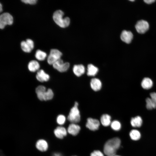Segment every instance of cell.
<instances>
[{"label": "cell", "mask_w": 156, "mask_h": 156, "mask_svg": "<svg viewBox=\"0 0 156 156\" xmlns=\"http://www.w3.org/2000/svg\"><path fill=\"white\" fill-rule=\"evenodd\" d=\"M121 143L120 139L115 137L107 141L105 143L103 148L105 154L107 156H114L117 150L119 148Z\"/></svg>", "instance_id": "obj_1"}, {"label": "cell", "mask_w": 156, "mask_h": 156, "mask_svg": "<svg viewBox=\"0 0 156 156\" xmlns=\"http://www.w3.org/2000/svg\"><path fill=\"white\" fill-rule=\"evenodd\" d=\"M64 13L61 10L56 11L53 15V19L55 23L60 27L65 28L69 26L70 19L68 17L63 18Z\"/></svg>", "instance_id": "obj_2"}, {"label": "cell", "mask_w": 156, "mask_h": 156, "mask_svg": "<svg viewBox=\"0 0 156 156\" xmlns=\"http://www.w3.org/2000/svg\"><path fill=\"white\" fill-rule=\"evenodd\" d=\"M78 103L76 101L74 106L71 109L67 119L71 123H77L80 120L81 116L78 108Z\"/></svg>", "instance_id": "obj_3"}, {"label": "cell", "mask_w": 156, "mask_h": 156, "mask_svg": "<svg viewBox=\"0 0 156 156\" xmlns=\"http://www.w3.org/2000/svg\"><path fill=\"white\" fill-rule=\"evenodd\" d=\"M13 21V17L10 13L8 12L2 13L0 16V28L2 29L7 25H11Z\"/></svg>", "instance_id": "obj_4"}, {"label": "cell", "mask_w": 156, "mask_h": 156, "mask_svg": "<svg viewBox=\"0 0 156 156\" xmlns=\"http://www.w3.org/2000/svg\"><path fill=\"white\" fill-rule=\"evenodd\" d=\"M62 55V53L56 49L51 50L47 59L48 63L50 65H53L57 61L60 59Z\"/></svg>", "instance_id": "obj_5"}, {"label": "cell", "mask_w": 156, "mask_h": 156, "mask_svg": "<svg viewBox=\"0 0 156 156\" xmlns=\"http://www.w3.org/2000/svg\"><path fill=\"white\" fill-rule=\"evenodd\" d=\"M53 67L60 72H64L68 69L70 64L68 62H64L63 60L60 59L53 65Z\"/></svg>", "instance_id": "obj_6"}, {"label": "cell", "mask_w": 156, "mask_h": 156, "mask_svg": "<svg viewBox=\"0 0 156 156\" xmlns=\"http://www.w3.org/2000/svg\"><path fill=\"white\" fill-rule=\"evenodd\" d=\"M149 25L148 22L144 20H140L137 23L135 28L137 31L139 33L143 34L148 30Z\"/></svg>", "instance_id": "obj_7"}, {"label": "cell", "mask_w": 156, "mask_h": 156, "mask_svg": "<svg viewBox=\"0 0 156 156\" xmlns=\"http://www.w3.org/2000/svg\"><path fill=\"white\" fill-rule=\"evenodd\" d=\"M100 125L99 120L96 119L89 118H87L86 127L90 130L95 131L98 129Z\"/></svg>", "instance_id": "obj_8"}, {"label": "cell", "mask_w": 156, "mask_h": 156, "mask_svg": "<svg viewBox=\"0 0 156 156\" xmlns=\"http://www.w3.org/2000/svg\"><path fill=\"white\" fill-rule=\"evenodd\" d=\"M21 45L22 50L26 53L30 52L33 49L34 47L33 41L30 39H27L25 41H22Z\"/></svg>", "instance_id": "obj_9"}, {"label": "cell", "mask_w": 156, "mask_h": 156, "mask_svg": "<svg viewBox=\"0 0 156 156\" xmlns=\"http://www.w3.org/2000/svg\"><path fill=\"white\" fill-rule=\"evenodd\" d=\"M36 148L41 152H45L48 149L49 145L47 142L43 139H39L36 143Z\"/></svg>", "instance_id": "obj_10"}, {"label": "cell", "mask_w": 156, "mask_h": 156, "mask_svg": "<svg viewBox=\"0 0 156 156\" xmlns=\"http://www.w3.org/2000/svg\"><path fill=\"white\" fill-rule=\"evenodd\" d=\"M133 37V34L131 31L126 30L123 31L120 35L121 40L127 44H129L131 42Z\"/></svg>", "instance_id": "obj_11"}, {"label": "cell", "mask_w": 156, "mask_h": 156, "mask_svg": "<svg viewBox=\"0 0 156 156\" xmlns=\"http://www.w3.org/2000/svg\"><path fill=\"white\" fill-rule=\"evenodd\" d=\"M54 133L55 136L58 138L62 139L66 136L67 134V131L64 127L58 126L54 130Z\"/></svg>", "instance_id": "obj_12"}, {"label": "cell", "mask_w": 156, "mask_h": 156, "mask_svg": "<svg viewBox=\"0 0 156 156\" xmlns=\"http://www.w3.org/2000/svg\"><path fill=\"white\" fill-rule=\"evenodd\" d=\"M90 86L92 89L94 91L100 90L102 86V83L101 81L98 78H92L90 81Z\"/></svg>", "instance_id": "obj_13"}, {"label": "cell", "mask_w": 156, "mask_h": 156, "mask_svg": "<svg viewBox=\"0 0 156 156\" xmlns=\"http://www.w3.org/2000/svg\"><path fill=\"white\" fill-rule=\"evenodd\" d=\"M81 129L80 126L76 123H71L68 126L67 131L70 134L73 136L77 135Z\"/></svg>", "instance_id": "obj_14"}, {"label": "cell", "mask_w": 156, "mask_h": 156, "mask_svg": "<svg viewBox=\"0 0 156 156\" xmlns=\"http://www.w3.org/2000/svg\"><path fill=\"white\" fill-rule=\"evenodd\" d=\"M36 77L39 81L43 82L48 81L49 79L50 76L43 70L41 69L38 71Z\"/></svg>", "instance_id": "obj_15"}, {"label": "cell", "mask_w": 156, "mask_h": 156, "mask_svg": "<svg viewBox=\"0 0 156 156\" xmlns=\"http://www.w3.org/2000/svg\"><path fill=\"white\" fill-rule=\"evenodd\" d=\"M73 71L74 74L77 76L79 77L83 74L85 72V68L82 64L74 65L73 67Z\"/></svg>", "instance_id": "obj_16"}, {"label": "cell", "mask_w": 156, "mask_h": 156, "mask_svg": "<svg viewBox=\"0 0 156 156\" xmlns=\"http://www.w3.org/2000/svg\"><path fill=\"white\" fill-rule=\"evenodd\" d=\"M99 71L98 68L92 64L88 65L87 68V74L89 76H94Z\"/></svg>", "instance_id": "obj_17"}, {"label": "cell", "mask_w": 156, "mask_h": 156, "mask_svg": "<svg viewBox=\"0 0 156 156\" xmlns=\"http://www.w3.org/2000/svg\"><path fill=\"white\" fill-rule=\"evenodd\" d=\"M46 90L45 87L42 85L39 86L36 88V92L39 100H43L44 95Z\"/></svg>", "instance_id": "obj_18"}, {"label": "cell", "mask_w": 156, "mask_h": 156, "mask_svg": "<svg viewBox=\"0 0 156 156\" xmlns=\"http://www.w3.org/2000/svg\"><path fill=\"white\" fill-rule=\"evenodd\" d=\"M111 117L108 114H104L102 115L100 118V121L103 126L107 127L110 125L111 123Z\"/></svg>", "instance_id": "obj_19"}, {"label": "cell", "mask_w": 156, "mask_h": 156, "mask_svg": "<svg viewBox=\"0 0 156 156\" xmlns=\"http://www.w3.org/2000/svg\"><path fill=\"white\" fill-rule=\"evenodd\" d=\"M141 85L143 88L145 89H148L152 87L153 82L150 78L145 77L142 80Z\"/></svg>", "instance_id": "obj_20"}, {"label": "cell", "mask_w": 156, "mask_h": 156, "mask_svg": "<svg viewBox=\"0 0 156 156\" xmlns=\"http://www.w3.org/2000/svg\"><path fill=\"white\" fill-rule=\"evenodd\" d=\"M28 67L30 71L35 72L39 70L40 66L37 61L35 60H32L28 63Z\"/></svg>", "instance_id": "obj_21"}, {"label": "cell", "mask_w": 156, "mask_h": 156, "mask_svg": "<svg viewBox=\"0 0 156 156\" xmlns=\"http://www.w3.org/2000/svg\"><path fill=\"white\" fill-rule=\"evenodd\" d=\"M130 123L132 127H140L142 125V120L140 116H137L131 118Z\"/></svg>", "instance_id": "obj_22"}, {"label": "cell", "mask_w": 156, "mask_h": 156, "mask_svg": "<svg viewBox=\"0 0 156 156\" xmlns=\"http://www.w3.org/2000/svg\"><path fill=\"white\" fill-rule=\"evenodd\" d=\"M129 135L132 140L135 141L139 140L141 137L140 133L136 129L131 130L129 133Z\"/></svg>", "instance_id": "obj_23"}, {"label": "cell", "mask_w": 156, "mask_h": 156, "mask_svg": "<svg viewBox=\"0 0 156 156\" xmlns=\"http://www.w3.org/2000/svg\"><path fill=\"white\" fill-rule=\"evenodd\" d=\"M47 55L46 53L40 50H37L35 55L36 58L40 61L44 60L46 58Z\"/></svg>", "instance_id": "obj_24"}, {"label": "cell", "mask_w": 156, "mask_h": 156, "mask_svg": "<svg viewBox=\"0 0 156 156\" xmlns=\"http://www.w3.org/2000/svg\"><path fill=\"white\" fill-rule=\"evenodd\" d=\"M53 93L51 89H47L45 92L43 96V100L46 101L51 100L53 97Z\"/></svg>", "instance_id": "obj_25"}, {"label": "cell", "mask_w": 156, "mask_h": 156, "mask_svg": "<svg viewBox=\"0 0 156 156\" xmlns=\"http://www.w3.org/2000/svg\"><path fill=\"white\" fill-rule=\"evenodd\" d=\"M146 106L148 109H152L156 108V104L153 101L151 98H147L146 100Z\"/></svg>", "instance_id": "obj_26"}, {"label": "cell", "mask_w": 156, "mask_h": 156, "mask_svg": "<svg viewBox=\"0 0 156 156\" xmlns=\"http://www.w3.org/2000/svg\"><path fill=\"white\" fill-rule=\"evenodd\" d=\"M110 125L111 128L115 131H119L121 128L120 123L117 120H114L112 122Z\"/></svg>", "instance_id": "obj_27"}, {"label": "cell", "mask_w": 156, "mask_h": 156, "mask_svg": "<svg viewBox=\"0 0 156 156\" xmlns=\"http://www.w3.org/2000/svg\"><path fill=\"white\" fill-rule=\"evenodd\" d=\"M66 121V118L65 116L62 114H60L58 115L56 118V122L57 123L60 125H64Z\"/></svg>", "instance_id": "obj_28"}, {"label": "cell", "mask_w": 156, "mask_h": 156, "mask_svg": "<svg viewBox=\"0 0 156 156\" xmlns=\"http://www.w3.org/2000/svg\"><path fill=\"white\" fill-rule=\"evenodd\" d=\"M90 156H104V155L100 151L95 150L90 154Z\"/></svg>", "instance_id": "obj_29"}, {"label": "cell", "mask_w": 156, "mask_h": 156, "mask_svg": "<svg viewBox=\"0 0 156 156\" xmlns=\"http://www.w3.org/2000/svg\"><path fill=\"white\" fill-rule=\"evenodd\" d=\"M21 1L23 2L26 3L31 5H34L36 3L37 0H22Z\"/></svg>", "instance_id": "obj_30"}, {"label": "cell", "mask_w": 156, "mask_h": 156, "mask_svg": "<svg viewBox=\"0 0 156 156\" xmlns=\"http://www.w3.org/2000/svg\"><path fill=\"white\" fill-rule=\"evenodd\" d=\"M151 98L153 101L156 104V92H153L150 94Z\"/></svg>", "instance_id": "obj_31"}, {"label": "cell", "mask_w": 156, "mask_h": 156, "mask_svg": "<svg viewBox=\"0 0 156 156\" xmlns=\"http://www.w3.org/2000/svg\"><path fill=\"white\" fill-rule=\"evenodd\" d=\"M144 2L148 4H151L155 1L154 0H144Z\"/></svg>", "instance_id": "obj_32"}, {"label": "cell", "mask_w": 156, "mask_h": 156, "mask_svg": "<svg viewBox=\"0 0 156 156\" xmlns=\"http://www.w3.org/2000/svg\"><path fill=\"white\" fill-rule=\"evenodd\" d=\"M52 156H62V155L59 153L55 152L53 154Z\"/></svg>", "instance_id": "obj_33"}, {"label": "cell", "mask_w": 156, "mask_h": 156, "mask_svg": "<svg viewBox=\"0 0 156 156\" xmlns=\"http://www.w3.org/2000/svg\"><path fill=\"white\" fill-rule=\"evenodd\" d=\"M2 11V6L1 3L0 4V11L1 12Z\"/></svg>", "instance_id": "obj_34"}, {"label": "cell", "mask_w": 156, "mask_h": 156, "mask_svg": "<svg viewBox=\"0 0 156 156\" xmlns=\"http://www.w3.org/2000/svg\"><path fill=\"white\" fill-rule=\"evenodd\" d=\"M120 156V155H115V156Z\"/></svg>", "instance_id": "obj_35"}, {"label": "cell", "mask_w": 156, "mask_h": 156, "mask_svg": "<svg viewBox=\"0 0 156 156\" xmlns=\"http://www.w3.org/2000/svg\"></svg>", "instance_id": "obj_36"}]
</instances>
